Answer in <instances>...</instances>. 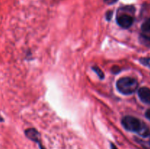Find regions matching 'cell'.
<instances>
[{"instance_id":"6da1fadb","label":"cell","mask_w":150,"mask_h":149,"mask_svg":"<svg viewBox=\"0 0 150 149\" xmlns=\"http://www.w3.org/2000/svg\"><path fill=\"white\" fill-rule=\"evenodd\" d=\"M122 125L127 131L134 132L143 137L149 135V129L140 119L132 115H126L122 119Z\"/></svg>"},{"instance_id":"7a4b0ae2","label":"cell","mask_w":150,"mask_h":149,"mask_svg":"<svg viewBox=\"0 0 150 149\" xmlns=\"http://www.w3.org/2000/svg\"><path fill=\"white\" fill-rule=\"evenodd\" d=\"M117 89L123 95H131L139 88V82L136 78L131 77H123L119 79L116 83Z\"/></svg>"},{"instance_id":"3957f363","label":"cell","mask_w":150,"mask_h":149,"mask_svg":"<svg viewBox=\"0 0 150 149\" xmlns=\"http://www.w3.org/2000/svg\"><path fill=\"white\" fill-rule=\"evenodd\" d=\"M134 22V18L130 15L127 13L119 15L117 18V23L119 26L124 29H127L131 27Z\"/></svg>"},{"instance_id":"277c9868","label":"cell","mask_w":150,"mask_h":149,"mask_svg":"<svg viewBox=\"0 0 150 149\" xmlns=\"http://www.w3.org/2000/svg\"><path fill=\"white\" fill-rule=\"evenodd\" d=\"M25 135L27 137L28 139H29L32 141L35 142V143H38V145H39L40 149H46L45 148L43 145L42 144V142H41V136L40 134L39 131L35 128H29L25 130Z\"/></svg>"},{"instance_id":"5b68a950","label":"cell","mask_w":150,"mask_h":149,"mask_svg":"<svg viewBox=\"0 0 150 149\" xmlns=\"http://www.w3.org/2000/svg\"><path fill=\"white\" fill-rule=\"evenodd\" d=\"M138 96L143 103L150 105V89L142 87L138 90Z\"/></svg>"},{"instance_id":"8992f818","label":"cell","mask_w":150,"mask_h":149,"mask_svg":"<svg viewBox=\"0 0 150 149\" xmlns=\"http://www.w3.org/2000/svg\"><path fill=\"white\" fill-rule=\"evenodd\" d=\"M139 42L144 46L150 48V34L144 32L139 35Z\"/></svg>"},{"instance_id":"52a82bcc","label":"cell","mask_w":150,"mask_h":149,"mask_svg":"<svg viewBox=\"0 0 150 149\" xmlns=\"http://www.w3.org/2000/svg\"><path fill=\"white\" fill-rule=\"evenodd\" d=\"M141 29L143 32H150V18L144 20V22L141 26Z\"/></svg>"},{"instance_id":"ba28073f","label":"cell","mask_w":150,"mask_h":149,"mask_svg":"<svg viewBox=\"0 0 150 149\" xmlns=\"http://www.w3.org/2000/svg\"><path fill=\"white\" fill-rule=\"evenodd\" d=\"M92 70L98 74V76L99 77V78L100 79V80H103V79L105 78V74H104L103 72L101 70L100 68H99V67H97V66H93V67H92Z\"/></svg>"},{"instance_id":"9c48e42d","label":"cell","mask_w":150,"mask_h":149,"mask_svg":"<svg viewBox=\"0 0 150 149\" xmlns=\"http://www.w3.org/2000/svg\"><path fill=\"white\" fill-rule=\"evenodd\" d=\"M139 61L144 66L150 68V58H141L139 59Z\"/></svg>"},{"instance_id":"30bf717a","label":"cell","mask_w":150,"mask_h":149,"mask_svg":"<svg viewBox=\"0 0 150 149\" xmlns=\"http://www.w3.org/2000/svg\"><path fill=\"white\" fill-rule=\"evenodd\" d=\"M112 16H113V11L112 10H108V11L106 12L105 13V19H106L107 21H110L112 18Z\"/></svg>"},{"instance_id":"8fae6325","label":"cell","mask_w":150,"mask_h":149,"mask_svg":"<svg viewBox=\"0 0 150 149\" xmlns=\"http://www.w3.org/2000/svg\"><path fill=\"white\" fill-rule=\"evenodd\" d=\"M120 71H121V70H120L118 67H117V66L113 67L112 69H111V72H112V73H114V74H117V73L120 72Z\"/></svg>"},{"instance_id":"7c38bea8","label":"cell","mask_w":150,"mask_h":149,"mask_svg":"<svg viewBox=\"0 0 150 149\" xmlns=\"http://www.w3.org/2000/svg\"><path fill=\"white\" fill-rule=\"evenodd\" d=\"M119 0H104V2L105 4H108V5H111V4H115L116 2H117Z\"/></svg>"},{"instance_id":"4fadbf2b","label":"cell","mask_w":150,"mask_h":149,"mask_svg":"<svg viewBox=\"0 0 150 149\" xmlns=\"http://www.w3.org/2000/svg\"><path fill=\"white\" fill-rule=\"evenodd\" d=\"M145 116H146V118H147L148 120L150 121V109H148L146 111V112H145Z\"/></svg>"},{"instance_id":"5bb4252c","label":"cell","mask_w":150,"mask_h":149,"mask_svg":"<svg viewBox=\"0 0 150 149\" xmlns=\"http://www.w3.org/2000/svg\"><path fill=\"white\" fill-rule=\"evenodd\" d=\"M110 147H111V149H118L117 146H116L113 143H110Z\"/></svg>"},{"instance_id":"9a60e30c","label":"cell","mask_w":150,"mask_h":149,"mask_svg":"<svg viewBox=\"0 0 150 149\" xmlns=\"http://www.w3.org/2000/svg\"><path fill=\"white\" fill-rule=\"evenodd\" d=\"M4 118H3V117H1V115H0V122H4Z\"/></svg>"},{"instance_id":"2e32d148","label":"cell","mask_w":150,"mask_h":149,"mask_svg":"<svg viewBox=\"0 0 150 149\" xmlns=\"http://www.w3.org/2000/svg\"><path fill=\"white\" fill-rule=\"evenodd\" d=\"M149 142H150V141H149Z\"/></svg>"}]
</instances>
